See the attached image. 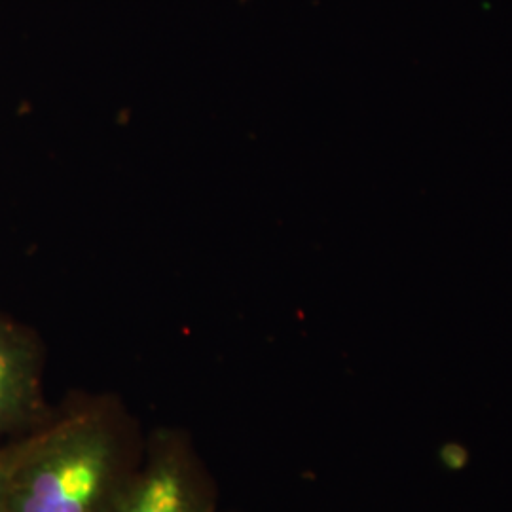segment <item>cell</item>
Segmentation results:
<instances>
[{
    "instance_id": "6da1fadb",
    "label": "cell",
    "mask_w": 512,
    "mask_h": 512,
    "mask_svg": "<svg viewBox=\"0 0 512 512\" xmlns=\"http://www.w3.org/2000/svg\"><path fill=\"white\" fill-rule=\"evenodd\" d=\"M141 446L122 404L88 399L31 435L2 512H101Z\"/></svg>"
},
{
    "instance_id": "7a4b0ae2",
    "label": "cell",
    "mask_w": 512,
    "mask_h": 512,
    "mask_svg": "<svg viewBox=\"0 0 512 512\" xmlns=\"http://www.w3.org/2000/svg\"><path fill=\"white\" fill-rule=\"evenodd\" d=\"M217 490L190 437L154 429L101 512H217Z\"/></svg>"
},
{
    "instance_id": "3957f363",
    "label": "cell",
    "mask_w": 512,
    "mask_h": 512,
    "mask_svg": "<svg viewBox=\"0 0 512 512\" xmlns=\"http://www.w3.org/2000/svg\"><path fill=\"white\" fill-rule=\"evenodd\" d=\"M40 410V346L27 330L0 319V437L25 427Z\"/></svg>"
},
{
    "instance_id": "277c9868",
    "label": "cell",
    "mask_w": 512,
    "mask_h": 512,
    "mask_svg": "<svg viewBox=\"0 0 512 512\" xmlns=\"http://www.w3.org/2000/svg\"><path fill=\"white\" fill-rule=\"evenodd\" d=\"M29 440H31V437L14 442V444L0 450V512L4 511L6 494H8V488H10L12 476L18 469L19 461L23 459L25 452H27Z\"/></svg>"
},
{
    "instance_id": "5b68a950",
    "label": "cell",
    "mask_w": 512,
    "mask_h": 512,
    "mask_svg": "<svg viewBox=\"0 0 512 512\" xmlns=\"http://www.w3.org/2000/svg\"><path fill=\"white\" fill-rule=\"evenodd\" d=\"M217 512H220V511H217Z\"/></svg>"
}]
</instances>
